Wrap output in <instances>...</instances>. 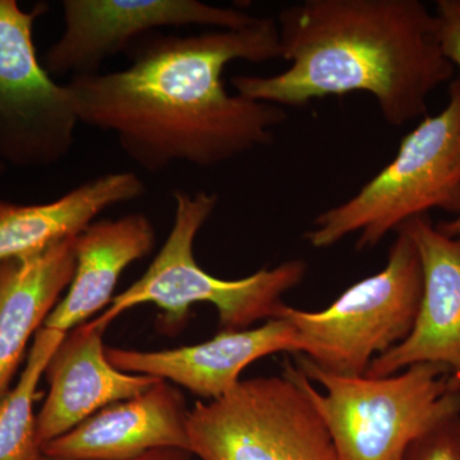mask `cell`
Here are the masks:
<instances>
[{
    "label": "cell",
    "instance_id": "obj_1",
    "mask_svg": "<svg viewBox=\"0 0 460 460\" xmlns=\"http://www.w3.org/2000/svg\"><path fill=\"white\" fill-rule=\"evenodd\" d=\"M122 71L69 81L78 123L113 132L120 148L146 172L177 163L208 168L274 142L283 108L230 95L223 72L230 62L281 58L272 17L251 26L133 42Z\"/></svg>",
    "mask_w": 460,
    "mask_h": 460
},
{
    "label": "cell",
    "instance_id": "obj_2",
    "mask_svg": "<svg viewBox=\"0 0 460 460\" xmlns=\"http://www.w3.org/2000/svg\"><path fill=\"white\" fill-rule=\"evenodd\" d=\"M281 58L272 75H235L238 95L278 107L367 93L384 119L404 126L428 114V99L452 80L435 14L420 0H304L278 14Z\"/></svg>",
    "mask_w": 460,
    "mask_h": 460
},
{
    "label": "cell",
    "instance_id": "obj_3",
    "mask_svg": "<svg viewBox=\"0 0 460 460\" xmlns=\"http://www.w3.org/2000/svg\"><path fill=\"white\" fill-rule=\"evenodd\" d=\"M284 362L328 429L339 460H402L436 423L460 413L449 368L417 363L385 377L343 376L321 370L302 354Z\"/></svg>",
    "mask_w": 460,
    "mask_h": 460
},
{
    "label": "cell",
    "instance_id": "obj_4",
    "mask_svg": "<svg viewBox=\"0 0 460 460\" xmlns=\"http://www.w3.org/2000/svg\"><path fill=\"white\" fill-rule=\"evenodd\" d=\"M174 199V223L164 246L140 279L113 296L108 310L93 323L108 329L126 311L147 304L164 313L163 325L171 329L181 325L196 304L217 308L223 332H238L259 321L280 319L286 305L283 296L305 279L307 262L289 260L243 279H219L199 268L193 252L196 235L217 208V195L175 190Z\"/></svg>",
    "mask_w": 460,
    "mask_h": 460
},
{
    "label": "cell",
    "instance_id": "obj_5",
    "mask_svg": "<svg viewBox=\"0 0 460 460\" xmlns=\"http://www.w3.org/2000/svg\"><path fill=\"white\" fill-rule=\"evenodd\" d=\"M432 208L460 214V78L450 84L444 111L404 136L394 159L357 195L317 215L305 238L328 248L359 233L357 250H371Z\"/></svg>",
    "mask_w": 460,
    "mask_h": 460
},
{
    "label": "cell",
    "instance_id": "obj_6",
    "mask_svg": "<svg viewBox=\"0 0 460 460\" xmlns=\"http://www.w3.org/2000/svg\"><path fill=\"white\" fill-rule=\"evenodd\" d=\"M423 295L422 263L402 230L383 270L357 281L325 310L284 305L281 317L295 326L302 356L321 370L363 376L371 362L410 337Z\"/></svg>",
    "mask_w": 460,
    "mask_h": 460
},
{
    "label": "cell",
    "instance_id": "obj_7",
    "mask_svg": "<svg viewBox=\"0 0 460 460\" xmlns=\"http://www.w3.org/2000/svg\"><path fill=\"white\" fill-rule=\"evenodd\" d=\"M189 436L199 460H339L319 411L284 371L241 380L222 398L199 402L190 411Z\"/></svg>",
    "mask_w": 460,
    "mask_h": 460
},
{
    "label": "cell",
    "instance_id": "obj_8",
    "mask_svg": "<svg viewBox=\"0 0 460 460\" xmlns=\"http://www.w3.org/2000/svg\"><path fill=\"white\" fill-rule=\"evenodd\" d=\"M47 11L0 0V162L42 169L62 162L78 124L68 84H59L39 62L33 23Z\"/></svg>",
    "mask_w": 460,
    "mask_h": 460
},
{
    "label": "cell",
    "instance_id": "obj_9",
    "mask_svg": "<svg viewBox=\"0 0 460 460\" xmlns=\"http://www.w3.org/2000/svg\"><path fill=\"white\" fill-rule=\"evenodd\" d=\"M65 31L45 53L50 75L99 74L102 63L163 27L214 26L237 30L259 17L199 0H65Z\"/></svg>",
    "mask_w": 460,
    "mask_h": 460
},
{
    "label": "cell",
    "instance_id": "obj_10",
    "mask_svg": "<svg viewBox=\"0 0 460 460\" xmlns=\"http://www.w3.org/2000/svg\"><path fill=\"white\" fill-rule=\"evenodd\" d=\"M398 229L419 251L423 270L422 301L410 337L376 357L366 375L385 377L417 363H435L449 368L453 377H459L460 237H447L438 232L429 215L411 217Z\"/></svg>",
    "mask_w": 460,
    "mask_h": 460
},
{
    "label": "cell",
    "instance_id": "obj_11",
    "mask_svg": "<svg viewBox=\"0 0 460 460\" xmlns=\"http://www.w3.org/2000/svg\"><path fill=\"white\" fill-rule=\"evenodd\" d=\"M280 352L301 353L295 326L283 317L174 349L145 352L105 347L108 361L117 370L169 381L208 401L234 389L251 363Z\"/></svg>",
    "mask_w": 460,
    "mask_h": 460
},
{
    "label": "cell",
    "instance_id": "obj_12",
    "mask_svg": "<svg viewBox=\"0 0 460 460\" xmlns=\"http://www.w3.org/2000/svg\"><path fill=\"white\" fill-rule=\"evenodd\" d=\"M189 408L178 387L159 380L142 394L102 408L42 447L56 460H131L157 449L190 453Z\"/></svg>",
    "mask_w": 460,
    "mask_h": 460
},
{
    "label": "cell",
    "instance_id": "obj_13",
    "mask_svg": "<svg viewBox=\"0 0 460 460\" xmlns=\"http://www.w3.org/2000/svg\"><path fill=\"white\" fill-rule=\"evenodd\" d=\"M105 330L93 321L72 329L48 362L44 374L49 393L36 416L42 447L96 411L135 398L160 380L111 366L102 343Z\"/></svg>",
    "mask_w": 460,
    "mask_h": 460
},
{
    "label": "cell",
    "instance_id": "obj_14",
    "mask_svg": "<svg viewBox=\"0 0 460 460\" xmlns=\"http://www.w3.org/2000/svg\"><path fill=\"white\" fill-rule=\"evenodd\" d=\"M153 223L146 215L93 222L75 239V271L68 293L45 320V328L62 332L87 323L111 304L115 287L131 263L155 246Z\"/></svg>",
    "mask_w": 460,
    "mask_h": 460
},
{
    "label": "cell",
    "instance_id": "obj_15",
    "mask_svg": "<svg viewBox=\"0 0 460 460\" xmlns=\"http://www.w3.org/2000/svg\"><path fill=\"white\" fill-rule=\"evenodd\" d=\"M75 239L0 262V398L7 393L30 338L71 286L77 265Z\"/></svg>",
    "mask_w": 460,
    "mask_h": 460
},
{
    "label": "cell",
    "instance_id": "obj_16",
    "mask_svg": "<svg viewBox=\"0 0 460 460\" xmlns=\"http://www.w3.org/2000/svg\"><path fill=\"white\" fill-rule=\"evenodd\" d=\"M146 192L136 172L100 175L39 205H18L0 199V262L41 252L77 237L111 206L135 201Z\"/></svg>",
    "mask_w": 460,
    "mask_h": 460
},
{
    "label": "cell",
    "instance_id": "obj_17",
    "mask_svg": "<svg viewBox=\"0 0 460 460\" xmlns=\"http://www.w3.org/2000/svg\"><path fill=\"white\" fill-rule=\"evenodd\" d=\"M66 332L42 326L17 385L0 398V460H42L33 402L39 381Z\"/></svg>",
    "mask_w": 460,
    "mask_h": 460
},
{
    "label": "cell",
    "instance_id": "obj_18",
    "mask_svg": "<svg viewBox=\"0 0 460 460\" xmlns=\"http://www.w3.org/2000/svg\"><path fill=\"white\" fill-rule=\"evenodd\" d=\"M402 460H460V413L440 420L420 436Z\"/></svg>",
    "mask_w": 460,
    "mask_h": 460
},
{
    "label": "cell",
    "instance_id": "obj_19",
    "mask_svg": "<svg viewBox=\"0 0 460 460\" xmlns=\"http://www.w3.org/2000/svg\"><path fill=\"white\" fill-rule=\"evenodd\" d=\"M435 17L441 50L460 69V0H438Z\"/></svg>",
    "mask_w": 460,
    "mask_h": 460
},
{
    "label": "cell",
    "instance_id": "obj_20",
    "mask_svg": "<svg viewBox=\"0 0 460 460\" xmlns=\"http://www.w3.org/2000/svg\"><path fill=\"white\" fill-rule=\"evenodd\" d=\"M131 460H199L193 454L180 449H157Z\"/></svg>",
    "mask_w": 460,
    "mask_h": 460
},
{
    "label": "cell",
    "instance_id": "obj_21",
    "mask_svg": "<svg viewBox=\"0 0 460 460\" xmlns=\"http://www.w3.org/2000/svg\"><path fill=\"white\" fill-rule=\"evenodd\" d=\"M436 229L447 237H460V214L456 215L453 220L436 224Z\"/></svg>",
    "mask_w": 460,
    "mask_h": 460
},
{
    "label": "cell",
    "instance_id": "obj_22",
    "mask_svg": "<svg viewBox=\"0 0 460 460\" xmlns=\"http://www.w3.org/2000/svg\"><path fill=\"white\" fill-rule=\"evenodd\" d=\"M450 386H452V389L458 390L460 392V376L459 377H453L452 375H450Z\"/></svg>",
    "mask_w": 460,
    "mask_h": 460
},
{
    "label": "cell",
    "instance_id": "obj_23",
    "mask_svg": "<svg viewBox=\"0 0 460 460\" xmlns=\"http://www.w3.org/2000/svg\"><path fill=\"white\" fill-rule=\"evenodd\" d=\"M4 169H5V165L3 164L2 162H0V174H2L3 172H4Z\"/></svg>",
    "mask_w": 460,
    "mask_h": 460
},
{
    "label": "cell",
    "instance_id": "obj_24",
    "mask_svg": "<svg viewBox=\"0 0 460 460\" xmlns=\"http://www.w3.org/2000/svg\"><path fill=\"white\" fill-rule=\"evenodd\" d=\"M42 460H56V459L49 458V456H44V458H42Z\"/></svg>",
    "mask_w": 460,
    "mask_h": 460
}]
</instances>
